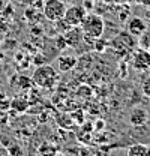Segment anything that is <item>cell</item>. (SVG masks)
Segmentation results:
<instances>
[{
  "label": "cell",
  "instance_id": "cell-1",
  "mask_svg": "<svg viewBox=\"0 0 150 156\" xmlns=\"http://www.w3.org/2000/svg\"><path fill=\"white\" fill-rule=\"evenodd\" d=\"M80 27L84 35V42H87L89 45H93L95 41L101 38L105 32V21L98 14L87 12L84 20L81 21Z\"/></svg>",
  "mask_w": 150,
  "mask_h": 156
},
{
  "label": "cell",
  "instance_id": "cell-2",
  "mask_svg": "<svg viewBox=\"0 0 150 156\" xmlns=\"http://www.w3.org/2000/svg\"><path fill=\"white\" fill-rule=\"evenodd\" d=\"M32 80L35 83V86L39 89H44V90H51L57 86V81H59V75H57L56 69L51 66V65H39L33 75Z\"/></svg>",
  "mask_w": 150,
  "mask_h": 156
},
{
  "label": "cell",
  "instance_id": "cell-3",
  "mask_svg": "<svg viewBox=\"0 0 150 156\" xmlns=\"http://www.w3.org/2000/svg\"><path fill=\"white\" fill-rule=\"evenodd\" d=\"M66 6L68 5L65 2H62V0H45L44 6H42V15L48 21L56 23V21L65 17Z\"/></svg>",
  "mask_w": 150,
  "mask_h": 156
},
{
  "label": "cell",
  "instance_id": "cell-4",
  "mask_svg": "<svg viewBox=\"0 0 150 156\" xmlns=\"http://www.w3.org/2000/svg\"><path fill=\"white\" fill-rule=\"evenodd\" d=\"M110 47L114 50L116 54L126 56L132 48L135 47V36H132L131 33H128L126 30L125 32H120L112 41H110Z\"/></svg>",
  "mask_w": 150,
  "mask_h": 156
},
{
  "label": "cell",
  "instance_id": "cell-5",
  "mask_svg": "<svg viewBox=\"0 0 150 156\" xmlns=\"http://www.w3.org/2000/svg\"><path fill=\"white\" fill-rule=\"evenodd\" d=\"M132 66L135 71H140V72H147L150 69V51L147 48H137L134 51V56H132Z\"/></svg>",
  "mask_w": 150,
  "mask_h": 156
},
{
  "label": "cell",
  "instance_id": "cell-6",
  "mask_svg": "<svg viewBox=\"0 0 150 156\" xmlns=\"http://www.w3.org/2000/svg\"><path fill=\"white\" fill-rule=\"evenodd\" d=\"M87 14L86 8L83 5H72V6H66V12L63 20L69 24V26H80L81 21L84 20Z\"/></svg>",
  "mask_w": 150,
  "mask_h": 156
},
{
  "label": "cell",
  "instance_id": "cell-7",
  "mask_svg": "<svg viewBox=\"0 0 150 156\" xmlns=\"http://www.w3.org/2000/svg\"><path fill=\"white\" fill-rule=\"evenodd\" d=\"M65 36L66 41V45L71 47V48H77L83 41H84V35H83V30L80 26H71L65 33H62Z\"/></svg>",
  "mask_w": 150,
  "mask_h": 156
},
{
  "label": "cell",
  "instance_id": "cell-8",
  "mask_svg": "<svg viewBox=\"0 0 150 156\" xmlns=\"http://www.w3.org/2000/svg\"><path fill=\"white\" fill-rule=\"evenodd\" d=\"M146 30H147V24L140 17H132L129 21H126V32L135 38H140Z\"/></svg>",
  "mask_w": 150,
  "mask_h": 156
},
{
  "label": "cell",
  "instance_id": "cell-9",
  "mask_svg": "<svg viewBox=\"0 0 150 156\" xmlns=\"http://www.w3.org/2000/svg\"><path fill=\"white\" fill-rule=\"evenodd\" d=\"M149 122V113L147 110L144 108H134L129 114V123L135 128H140V126H144L146 123Z\"/></svg>",
  "mask_w": 150,
  "mask_h": 156
},
{
  "label": "cell",
  "instance_id": "cell-10",
  "mask_svg": "<svg viewBox=\"0 0 150 156\" xmlns=\"http://www.w3.org/2000/svg\"><path fill=\"white\" fill-rule=\"evenodd\" d=\"M77 62H78V58L75 56H68V54L59 56V58H57V69L60 72H69L77 66Z\"/></svg>",
  "mask_w": 150,
  "mask_h": 156
},
{
  "label": "cell",
  "instance_id": "cell-11",
  "mask_svg": "<svg viewBox=\"0 0 150 156\" xmlns=\"http://www.w3.org/2000/svg\"><path fill=\"white\" fill-rule=\"evenodd\" d=\"M29 107H30V101H29L26 96H23V95L15 96L12 99V102H11V108L15 110L17 113H24V111H27Z\"/></svg>",
  "mask_w": 150,
  "mask_h": 156
},
{
  "label": "cell",
  "instance_id": "cell-12",
  "mask_svg": "<svg viewBox=\"0 0 150 156\" xmlns=\"http://www.w3.org/2000/svg\"><path fill=\"white\" fill-rule=\"evenodd\" d=\"M150 149L144 144H132L128 149V156H149Z\"/></svg>",
  "mask_w": 150,
  "mask_h": 156
},
{
  "label": "cell",
  "instance_id": "cell-13",
  "mask_svg": "<svg viewBox=\"0 0 150 156\" xmlns=\"http://www.w3.org/2000/svg\"><path fill=\"white\" fill-rule=\"evenodd\" d=\"M39 153L42 156H53L56 152V147L53 146V144H50V143H44L41 147H39Z\"/></svg>",
  "mask_w": 150,
  "mask_h": 156
},
{
  "label": "cell",
  "instance_id": "cell-14",
  "mask_svg": "<svg viewBox=\"0 0 150 156\" xmlns=\"http://www.w3.org/2000/svg\"><path fill=\"white\" fill-rule=\"evenodd\" d=\"M108 45H110V41H107V39H104L102 36H101L99 39L95 41V44L92 45V47H93L98 53H102V51H105V48H107Z\"/></svg>",
  "mask_w": 150,
  "mask_h": 156
},
{
  "label": "cell",
  "instance_id": "cell-15",
  "mask_svg": "<svg viewBox=\"0 0 150 156\" xmlns=\"http://www.w3.org/2000/svg\"><path fill=\"white\" fill-rule=\"evenodd\" d=\"M141 92H143V95L146 98H150V75L143 81V84H141Z\"/></svg>",
  "mask_w": 150,
  "mask_h": 156
},
{
  "label": "cell",
  "instance_id": "cell-16",
  "mask_svg": "<svg viewBox=\"0 0 150 156\" xmlns=\"http://www.w3.org/2000/svg\"><path fill=\"white\" fill-rule=\"evenodd\" d=\"M54 42H56L57 48L59 50H63V48H68V45H66V41H65V36L62 35V33H59L54 39Z\"/></svg>",
  "mask_w": 150,
  "mask_h": 156
},
{
  "label": "cell",
  "instance_id": "cell-17",
  "mask_svg": "<svg viewBox=\"0 0 150 156\" xmlns=\"http://www.w3.org/2000/svg\"><path fill=\"white\" fill-rule=\"evenodd\" d=\"M8 150H9L11 156H21L23 155V152H21V149H20L18 146H11V147H8Z\"/></svg>",
  "mask_w": 150,
  "mask_h": 156
},
{
  "label": "cell",
  "instance_id": "cell-18",
  "mask_svg": "<svg viewBox=\"0 0 150 156\" xmlns=\"http://www.w3.org/2000/svg\"><path fill=\"white\" fill-rule=\"evenodd\" d=\"M128 2L137 3V5H141V6H144V8H149L150 6V0H128Z\"/></svg>",
  "mask_w": 150,
  "mask_h": 156
},
{
  "label": "cell",
  "instance_id": "cell-19",
  "mask_svg": "<svg viewBox=\"0 0 150 156\" xmlns=\"http://www.w3.org/2000/svg\"><path fill=\"white\" fill-rule=\"evenodd\" d=\"M78 156H93V153H92L87 147H84V149H81V150H80Z\"/></svg>",
  "mask_w": 150,
  "mask_h": 156
},
{
  "label": "cell",
  "instance_id": "cell-20",
  "mask_svg": "<svg viewBox=\"0 0 150 156\" xmlns=\"http://www.w3.org/2000/svg\"><path fill=\"white\" fill-rule=\"evenodd\" d=\"M0 156H11V153L6 147H0Z\"/></svg>",
  "mask_w": 150,
  "mask_h": 156
},
{
  "label": "cell",
  "instance_id": "cell-21",
  "mask_svg": "<svg viewBox=\"0 0 150 156\" xmlns=\"http://www.w3.org/2000/svg\"><path fill=\"white\" fill-rule=\"evenodd\" d=\"M35 2H38V0H23V3H26V5H29V6L35 5Z\"/></svg>",
  "mask_w": 150,
  "mask_h": 156
},
{
  "label": "cell",
  "instance_id": "cell-22",
  "mask_svg": "<svg viewBox=\"0 0 150 156\" xmlns=\"http://www.w3.org/2000/svg\"><path fill=\"white\" fill-rule=\"evenodd\" d=\"M146 15H147V18L150 20V6H149V8H147V12H146Z\"/></svg>",
  "mask_w": 150,
  "mask_h": 156
},
{
  "label": "cell",
  "instance_id": "cell-23",
  "mask_svg": "<svg viewBox=\"0 0 150 156\" xmlns=\"http://www.w3.org/2000/svg\"><path fill=\"white\" fill-rule=\"evenodd\" d=\"M62 2H65V3L68 5V3H69V2H72V0H62Z\"/></svg>",
  "mask_w": 150,
  "mask_h": 156
},
{
  "label": "cell",
  "instance_id": "cell-24",
  "mask_svg": "<svg viewBox=\"0 0 150 156\" xmlns=\"http://www.w3.org/2000/svg\"><path fill=\"white\" fill-rule=\"evenodd\" d=\"M53 156H63V155H62V153H54Z\"/></svg>",
  "mask_w": 150,
  "mask_h": 156
},
{
  "label": "cell",
  "instance_id": "cell-25",
  "mask_svg": "<svg viewBox=\"0 0 150 156\" xmlns=\"http://www.w3.org/2000/svg\"><path fill=\"white\" fill-rule=\"evenodd\" d=\"M147 50H149V51H150V45H149V48H147Z\"/></svg>",
  "mask_w": 150,
  "mask_h": 156
},
{
  "label": "cell",
  "instance_id": "cell-26",
  "mask_svg": "<svg viewBox=\"0 0 150 156\" xmlns=\"http://www.w3.org/2000/svg\"><path fill=\"white\" fill-rule=\"evenodd\" d=\"M149 72H150V69H149Z\"/></svg>",
  "mask_w": 150,
  "mask_h": 156
}]
</instances>
